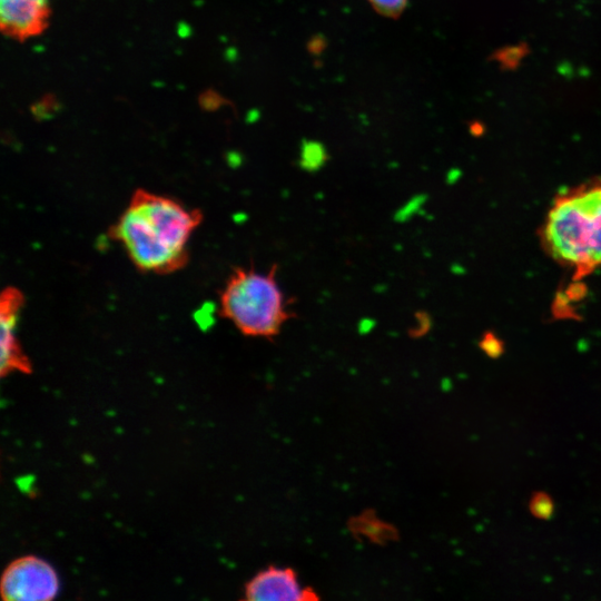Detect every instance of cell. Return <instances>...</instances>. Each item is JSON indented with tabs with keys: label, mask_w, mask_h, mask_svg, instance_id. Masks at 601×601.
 Returning a JSON list of instances; mask_svg holds the SVG:
<instances>
[{
	"label": "cell",
	"mask_w": 601,
	"mask_h": 601,
	"mask_svg": "<svg viewBox=\"0 0 601 601\" xmlns=\"http://www.w3.org/2000/svg\"><path fill=\"white\" fill-rule=\"evenodd\" d=\"M201 220L199 209L165 195L136 189L110 226L109 237L124 247L137 269L166 275L188 263V242Z\"/></svg>",
	"instance_id": "cell-1"
},
{
	"label": "cell",
	"mask_w": 601,
	"mask_h": 601,
	"mask_svg": "<svg viewBox=\"0 0 601 601\" xmlns=\"http://www.w3.org/2000/svg\"><path fill=\"white\" fill-rule=\"evenodd\" d=\"M546 254L582 278L601 268V177L560 191L541 227Z\"/></svg>",
	"instance_id": "cell-2"
},
{
	"label": "cell",
	"mask_w": 601,
	"mask_h": 601,
	"mask_svg": "<svg viewBox=\"0 0 601 601\" xmlns=\"http://www.w3.org/2000/svg\"><path fill=\"white\" fill-rule=\"evenodd\" d=\"M219 313L244 335L264 338L278 334L290 317L274 268L235 269L220 293Z\"/></svg>",
	"instance_id": "cell-3"
},
{
	"label": "cell",
	"mask_w": 601,
	"mask_h": 601,
	"mask_svg": "<svg viewBox=\"0 0 601 601\" xmlns=\"http://www.w3.org/2000/svg\"><path fill=\"white\" fill-rule=\"evenodd\" d=\"M1 594L8 601H48L59 592V579L50 563L35 555L13 560L1 578Z\"/></svg>",
	"instance_id": "cell-4"
},
{
	"label": "cell",
	"mask_w": 601,
	"mask_h": 601,
	"mask_svg": "<svg viewBox=\"0 0 601 601\" xmlns=\"http://www.w3.org/2000/svg\"><path fill=\"white\" fill-rule=\"evenodd\" d=\"M245 599L252 601H307L318 595L300 584L297 573L290 568L270 565L255 574L245 585Z\"/></svg>",
	"instance_id": "cell-5"
},
{
	"label": "cell",
	"mask_w": 601,
	"mask_h": 601,
	"mask_svg": "<svg viewBox=\"0 0 601 601\" xmlns=\"http://www.w3.org/2000/svg\"><path fill=\"white\" fill-rule=\"evenodd\" d=\"M24 296L17 287H6L0 296L1 375L12 372L30 373L31 363L18 338L17 325Z\"/></svg>",
	"instance_id": "cell-6"
},
{
	"label": "cell",
	"mask_w": 601,
	"mask_h": 601,
	"mask_svg": "<svg viewBox=\"0 0 601 601\" xmlns=\"http://www.w3.org/2000/svg\"><path fill=\"white\" fill-rule=\"evenodd\" d=\"M50 16L49 0H1L2 32L16 40L40 35Z\"/></svg>",
	"instance_id": "cell-7"
},
{
	"label": "cell",
	"mask_w": 601,
	"mask_h": 601,
	"mask_svg": "<svg viewBox=\"0 0 601 601\" xmlns=\"http://www.w3.org/2000/svg\"><path fill=\"white\" fill-rule=\"evenodd\" d=\"M351 529L356 534H362L373 542L383 543L394 538L395 530L392 525L382 522L373 514H362L357 516L351 524Z\"/></svg>",
	"instance_id": "cell-8"
},
{
	"label": "cell",
	"mask_w": 601,
	"mask_h": 601,
	"mask_svg": "<svg viewBox=\"0 0 601 601\" xmlns=\"http://www.w3.org/2000/svg\"><path fill=\"white\" fill-rule=\"evenodd\" d=\"M300 164L305 169L315 170L324 162L326 155L322 146L315 142L304 145Z\"/></svg>",
	"instance_id": "cell-9"
},
{
	"label": "cell",
	"mask_w": 601,
	"mask_h": 601,
	"mask_svg": "<svg viewBox=\"0 0 601 601\" xmlns=\"http://www.w3.org/2000/svg\"><path fill=\"white\" fill-rule=\"evenodd\" d=\"M529 508L534 516L548 519L553 513V501L546 493H535L529 502Z\"/></svg>",
	"instance_id": "cell-10"
},
{
	"label": "cell",
	"mask_w": 601,
	"mask_h": 601,
	"mask_svg": "<svg viewBox=\"0 0 601 601\" xmlns=\"http://www.w3.org/2000/svg\"><path fill=\"white\" fill-rule=\"evenodd\" d=\"M383 16L398 17L405 9L407 0H367Z\"/></svg>",
	"instance_id": "cell-11"
},
{
	"label": "cell",
	"mask_w": 601,
	"mask_h": 601,
	"mask_svg": "<svg viewBox=\"0 0 601 601\" xmlns=\"http://www.w3.org/2000/svg\"><path fill=\"white\" fill-rule=\"evenodd\" d=\"M424 201L423 196H414L413 198L408 199L407 203H405L395 214V219L398 221H403L408 219L411 216H413L418 209L421 208L422 204Z\"/></svg>",
	"instance_id": "cell-12"
},
{
	"label": "cell",
	"mask_w": 601,
	"mask_h": 601,
	"mask_svg": "<svg viewBox=\"0 0 601 601\" xmlns=\"http://www.w3.org/2000/svg\"><path fill=\"white\" fill-rule=\"evenodd\" d=\"M374 322L370 318H364L359 323V332L367 333L373 328Z\"/></svg>",
	"instance_id": "cell-13"
}]
</instances>
